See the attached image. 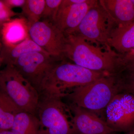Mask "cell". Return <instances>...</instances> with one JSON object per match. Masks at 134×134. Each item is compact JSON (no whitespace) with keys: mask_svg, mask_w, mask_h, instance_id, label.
<instances>
[{"mask_svg":"<svg viewBox=\"0 0 134 134\" xmlns=\"http://www.w3.org/2000/svg\"><path fill=\"white\" fill-rule=\"evenodd\" d=\"M98 1L86 0L82 3H77V0H62L53 24L65 34H70Z\"/></svg>","mask_w":134,"mask_h":134,"instance_id":"30bf717a","label":"cell"},{"mask_svg":"<svg viewBox=\"0 0 134 134\" xmlns=\"http://www.w3.org/2000/svg\"><path fill=\"white\" fill-rule=\"evenodd\" d=\"M0 134H14L10 130H5L0 132Z\"/></svg>","mask_w":134,"mask_h":134,"instance_id":"603a6c76","label":"cell"},{"mask_svg":"<svg viewBox=\"0 0 134 134\" xmlns=\"http://www.w3.org/2000/svg\"><path fill=\"white\" fill-rule=\"evenodd\" d=\"M109 75L105 72L87 69L65 60L56 65L47 75L41 84L39 93L40 95L62 98L76 88Z\"/></svg>","mask_w":134,"mask_h":134,"instance_id":"6da1fadb","label":"cell"},{"mask_svg":"<svg viewBox=\"0 0 134 134\" xmlns=\"http://www.w3.org/2000/svg\"><path fill=\"white\" fill-rule=\"evenodd\" d=\"M40 122L36 115L22 111L16 115L10 130L14 134H39Z\"/></svg>","mask_w":134,"mask_h":134,"instance_id":"e0dca14e","label":"cell"},{"mask_svg":"<svg viewBox=\"0 0 134 134\" xmlns=\"http://www.w3.org/2000/svg\"><path fill=\"white\" fill-rule=\"evenodd\" d=\"M36 115L40 122L39 134H78L72 110L62 98L40 95Z\"/></svg>","mask_w":134,"mask_h":134,"instance_id":"277c9868","label":"cell"},{"mask_svg":"<svg viewBox=\"0 0 134 134\" xmlns=\"http://www.w3.org/2000/svg\"><path fill=\"white\" fill-rule=\"evenodd\" d=\"M78 134H115L104 119L96 113L70 104Z\"/></svg>","mask_w":134,"mask_h":134,"instance_id":"8fae6325","label":"cell"},{"mask_svg":"<svg viewBox=\"0 0 134 134\" xmlns=\"http://www.w3.org/2000/svg\"><path fill=\"white\" fill-rule=\"evenodd\" d=\"M105 120L116 132H129L134 127V95L121 91L105 110Z\"/></svg>","mask_w":134,"mask_h":134,"instance_id":"9c48e42d","label":"cell"},{"mask_svg":"<svg viewBox=\"0 0 134 134\" xmlns=\"http://www.w3.org/2000/svg\"><path fill=\"white\" fill-rule=\"evenodd\" d=\"M2 26L3 44L14 45L30 37L28 23L24 18L11 19Z\"/></svg>","mask_w":134,"mask_h":134,"instance_id":"4fadbf2b","label":"cell"},{"mask_svg":"<svg viewBox=\"0 0 134 134\" xmlns=\"http://www.w3.org/2000/svg\"><path fill=\"white\" fill-rule=\"evenodd\" d=\"M46 0H26L22 7L21 14L28 26L40 21L45 5Z\"/></svg>","mask_w":134,"mask_h":134,"instance_id":"ac0fdd59","label":"cell"},{"mask_svg":"<svg viewBox=\"0 0 134 134\" xmlns=\"http://www.w3.org/2000/svg\"><path fill=\"white\" fill-rule=\"evenodd\" d=\"M117 24L98 1L90 9L78 27L70 34L87 42L108 46V41Z\"/></svg>","mask_w":134,"mask_h":134,"instance_id":"8992f818","label":"cell"},{"mask_svg":"<svg viewBox=\"0 0 134 134\" xmlns=\"http://www.w3.org/2000/svg\"><path fill=\"white\" fill-rule=\"evenodd\" d=\"M0 91L23 111L36 115L39 93L13 65H6L0 71Z\"/></svg>","mask_w":134,"mask_h":134,"instance_id":"5b68a950","label":"cell"},{"mask_svg":"<svg viewBox=\"0 0 134 134\" xmlns=\"http://www.w3.org/2000/svg\"><path fill=\"white\" fill-rule=\"evenodd\" d=\"M65 35L66 58L75 64L90 70L112 75L118 74L119 54L110 47L103 51L98 46H96L79 36Z\"/></svg>","mask_w":134,"mask_h":134,"instance_id":"7a4b0ae2","label":"cell"},{"mask_svg":"<svg viewBox=\"0 0 134 134\" xmlns=\"http://www.w3.org/2000/svg\"><path fill=\"white\" fill-rule=\"evenodd\" d=\"M5 5L12 9L17 7H22L24 5L26 0H2Z\"/></svg>","mask_w":134,"mask_h":134,"instance_id":"7402d4cb","label":"cell"},{"mask_svg":"<svg viewBox=\"0 0 134 134\" xmlns=\"http://www.w3.org/2000/svg\"><path fill=\"white\" fill-rule=\"evenodd\" d=\"M22 111L7 94L0 91V132L10 130L16 115Z\"/></svg>","mask_w":134,"mask_h":134,"instance_id":"2e32d148","label":"cell"},{"mask_svg":"<svg viewBox=\"0 0 134 134\" xmlns=\"http://www.w3.org/2000/svg\"><path fill=\"white\" fill-rule=\"evenodd\" d=\"M118 65L120 72L134 70V48L126 53L119 54Z\"/></svg>","mask_w":134,"mask_h":134,"instance_id":"ffe728a7","label":"cell"},{"mask_svg":"<svg viewBox=\"0 0 134 134\" xmlns=\"http://www.w3.org/2000/svg\"><path fill=\"white\" fill-rule=\"evenodd\" d=\"M132 2H133V3L134 4V0H132Z\"/></svg>","mask_w":134,"mask_h":134,"instance_id":"d4e9b609","label":"cell"},{"mask_svg":"<svg viewBox=\"0 0 134 134\" xmlns=\"http://www.w3.org/2000/svg\"><path fill=\"white\" fill-rule=\"evenodd\" d=\"M108 46L115 52L122 54L134 48V21L128 24L117 26L113 31Z\"/></svg>","mask_w":134,"mask_h":134,"instance_id":"5bb4252c","label":"cell"},{"mask_svg":"<svg viewBox=\"0 0 134 134\" xmlns=\"http://www.w3.org/2000/svg\"><path fill=\"white\" fill-rule=\"evenodd\" d=\"M19 14L7 6L2 0L0 1V24H3L11 20V18Z\"/></svg>","mask_w":134,"mask_h":134,"instance_id":"44dd1931","label":"cell"},{"mask_svg":"<svg viewBox=\"0 0 134 134\" xmlns=\"http://www.w3.org/2000/svg\"><path fill=\"white\" fill-rule=\"evenodd\" d=\"M37 51L46 53L34 42L30 37L14 45L7 46L2 44L0 54L1 65H13L22 55Z\"/></svg>","mask_w":134,"mask_h":134,"instance_id":"9a60e30c","label":"cell"},{"mask_svg":"<svg viewBox=\"0 0 134 134\" xmlns=\"http://www.w3.org/2000/svg\"><path fill=\"white\" fill-rule=\"evenodd\" d=\"M62 0H46L45 5L42 14V21L53 24Z\"/></svg>","mask_w":134,"mask_h":134,"instance_id":"d6986e66","label":"cell"},{"mask_svg":"<svg viewBox=\"0 0 134 134\" xmlns=\"http://www.w3.org/2000/svg\"><path fill=\"white\" fill-rule=\"evenodd\" d=\"M126 133V134H134V127L130 131Z\"/></svg>","mask_w":134,"mask_h":134,"instance_id":"cb8c5ba5","label":"cell"},{"mask_svg":"<svg viewBox=\"0 0 134 134\" xmlns=\"http://www.w3.org/2000/svg\"><path fill=\"white\" fill-rule=\"evenodd\" d=\"M29 36L46 52L65 60L66 35L52 23L40 21L29 26Z\"/></svg>","mask_w":134,"mask_h":134,"instance_id":"ba28073f","label":"cell"},{"mask_svg":"<svg viewBox=\"0 0 134 134\" xmlns=\"http://www.w3.org/2000/svg\"><path fill=\"white\" fill-rule=\"evenodd\" d=\"M99 2L117 26L134 21V4L132 0H100Z\"/></svg>","mask_w":134,"mask_h":134,"instance_id":"7c38bea8","label":"cell"},{"mask_svg":"<svg viewBox=\"0 0 134 134\" xmlns=\"http://www.w3.org/2000/svg\"><path fill=\"white\" fill-rule=\"evenodd\" d=\"M64 60L44 52L37 51L22 55L13 66L39 92L41 84L47 75Z\"/></svg>","mask_w":134,"mask_h":134,"instance_id":"52a82bcc","label":"cell"},{"mask_svg":"<svg viewBox=\"0 0 134 134\" xmlns=\"http://www.w3.org/2000/svg\"><path fill=\"white\" fill-rule=\"evenodd\" d=\"M120 91L117 74L109 75L76 88L66 97L70 104L97 114L105 110L114 97Z\"/></svg>","mask_w":134,"mask_h":134,"instance_id":"3957f363","label":"cell"}]
</instances>
